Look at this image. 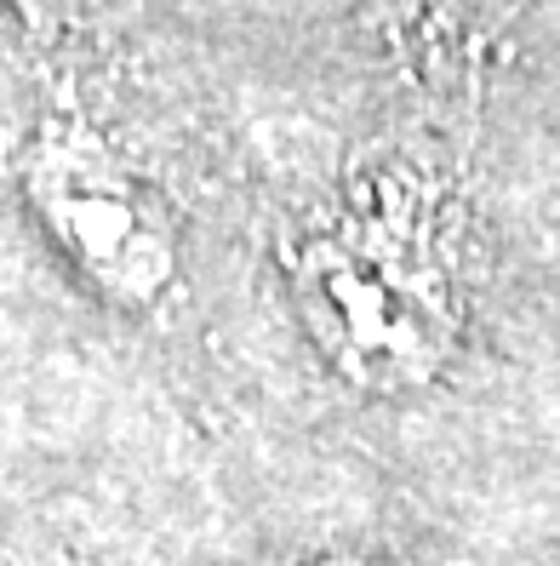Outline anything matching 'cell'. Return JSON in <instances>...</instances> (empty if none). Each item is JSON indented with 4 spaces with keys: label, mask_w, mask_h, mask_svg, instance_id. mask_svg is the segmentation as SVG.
<instances>
[{
    "label": "cell",
    "mask_w": 560,
    "mask_h": 566,
    "mask_svg": "<svg viewBox=\"0 0 560 566\" xmlns=\"http://www.w3.org/2000/svg\"><path fill=\"white\" fill-rule=\"evenodd\" d=\"M464 189L435 155H389L281 241L292 310L360 395L430 389L464 349Z\"/></svg>",
    "instance_id": "obj_1"
},
{
    "label": "cell",
    "mask_w": 560,
    "mask_h": 566,
    "mask_svg": "<svg viewBox=\"0 0 560 566\" xmlns=\"http://www.w3.org/2000/svg\"><path fill=\"white\" fill-rule=\"evenodd\" d=\"M18 178L35 218L75 270L120 310H160L178 286V235L149 178L75 115H46L23 144Z\"/></svg>",
    "instance_id": "obj_2"
},
{
    "label": "cell",
    "mask_w": 560,
    "mask_h": 566,
    "mask_svg": "<svg viewBox=\"0 0 560 566\" xmlns=\"http://www.w3.org/2000/svg\"><path fill=\"white\" fill-rule=\"evenodd\" d=\"M526 7L532 0H394L389 41L423 81L475 86L480 63L504 46Z\"/></svg>",
    "instance_id": "obj_3"
},
{
    "label": "cell",
    "mask_w": 560,
    "mask_h": 566,
    "mask_svg": "<svg viewBox=\"0 0 560 566\" xmlns=\"http://www.w3.org/2000/svg\"><path fill=\"white\" fill-rule=\"evenodd\" d=\"M315 566H394V560H372V555H332V560H315Z\"/></svg>",
    "instance_id": "obj_4"
},
{
    "label": "cell",
    "mask_w": 560,
    "mask_h": 566,
    "mask_svg": "<svg viewBox=\"0 0 560 566\" xmlns=\"http://www.w3.org/2000/svg\"><path fill=\"white\" fill-rule=\"evenodd\" d=\"M35 7H52V12H70V7H81V0H35Z\"/></svg>",
    "instance_id": "obj_5"
}]
</instances>
